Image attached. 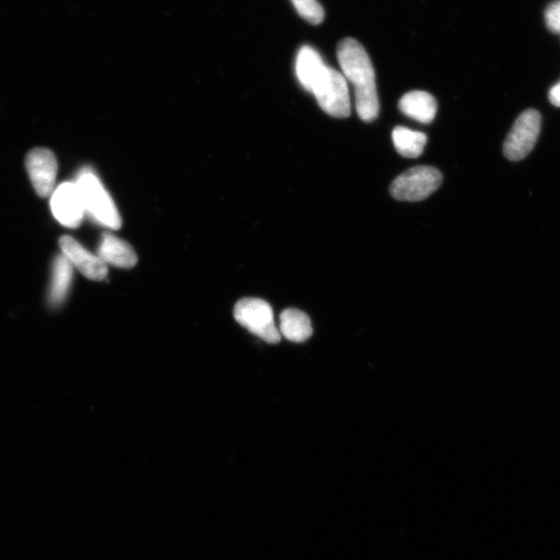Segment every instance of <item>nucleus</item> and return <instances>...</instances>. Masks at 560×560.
I'll list each match as a JSON object with an SVG mask.
<instances>
[{
	"label": "nucleus",
	"mask_w": 560,
	"mask_h": 560,
	"mask_svg": "<svg viewBox=\"0 0 560 560\" xmlns=\"http://www.w3.org/2000/svg\"><path fill=\"white\" fill-rule=\"evenodd\" d=\"M83 203L84 211L89 213L103 227L118 230L122 218L101 181L91 170H83L75 182Z\"/></svg>",
	"instance_id": "nucleus-2"
},
{
	"label": "nucleus",
	"mask_w": 560,
	"mask_h": 560,
	"mask_svg": "<svg viewBox=\"0 0 560 560\" xmlns=\"http://www.w3.org/2000/svg\"><path fill=\"white\" fill-rule=\"evenodd\" d=\"M73 273V266L64 255L55 258L49 290V302L52 306H60L66 300L72 286Z\"/></svg>",
	"instance_id": "nucleus-13"
},
{
	"label": "nucleus",
	"mask_w": 560,
	"mask_h": 560,
	"mask_svg": "<svg viewBox=\"0 0 560 560\" xmlns=\"http://www.w3.org/2000/svg\"><path fill=\"white\" fill-rule=\"evenodd\" d=\"M26 168L38 195L41 198L51 195L59 170L54 154L48 149H34L26 157Z\"/></svg>",
	"instance_id": "nucleus-7"
},
{
	"label": "nucleus",
	"mask_w": 560,
	"mask_h": 560,
	"mask_svg": "<svg viewBox=\"0 0 560 560\" xmlns=\"http://www.w3.org/2000/svg\"><path fill=\"white\" fill-rule=\"evenodd\" d=\"M51 211L64 227L75 229L79 226L86 211L75 183H63L52 192Z\"/></svg>",
	"instance_id": "nucleus-8"
},
{
	"label": "nucleus",
	"mask_w": 560,
	"mask_h": 560,
	"mask_svg": "<svg viewBox=\"0 0 560 560\" xmlns=\"http://www.w3.org/2000/svg\"><path fill=\"white\" fill-rule=\"evenodd\" d=\"M280 334L294 343H304L311 338L313 326L310 318L296 308H289L280 315Z\"/></svg>",
	"instance_id": "nucleus-14"
},
{
	"label": "nucleus",
	"mask_w": 560,
	"mask_h": 560,
	"mask_svg": "<svg viewBox=\"0 0 560 560\" xmlns=\"http://www.w3.org/2000/svg\"><path fill=\"white\" fill-rule=\"evenodd\" d=\"M338 60L342 74L352 83L355 104L363 122H373L379 116L380 103L375 71L366 49L356 40L347 38L338 47Z\"/></svg>",
	"instance_id": "nucleus-1"
},
{
	"label": "nucleus",
	"mask_w": 560,
	"mask_h": 560,
	"mask_svg": "<svg viewBox=\"0 0 560 560\" xmlns=\"http://www.w3.org/2000/svg\"><path fill=\"white\" fill-rule=\"evenodd\" d=\"M60 247L73 268L75 267L81 274L96 282L106 278L107 265L78 241L70 236H63L60 239Z\"/></svg>",
	"instance_id": "nucleus-9"
},
{
	"label": "nucleus",
	"mask_w": 560,
	"mask_h": 560,
	"mask_svg": "<svg viewBox=\"0 0 560 560\" xmlns=\"http://www.w3.org/2000/svg\"><path fill=\"white\" fill-rule=\"evenodd\" d=\"M298 14L312 24H320L325 17L324 9L318 0H292Z\"/></svg>",
	"instance_id": "nucleus-16"
},
{
	"label": "nucleus",
	"mask_w": 560,
	"mask_h": 560,
	"mask_svg": "<svg viewBox=\"0 0 560 560\" xmlns=\"http://www.w3.org/2000/svg\"><path fill=\"white\" fill-rule=\"evenodd\" d=\"M542 117L538 110L522 112L509 133L503 153L511 161H519L534 150L541 132Z\"/></svg>",
	"instance_id": "nucleus-6"
},
{
	"label": "nucleus",
	"mask_w": 560,
	"mask_h": 560,
	"mask_svg": "<svg viewBox=\"0 0 560 560\" xmlns=\"http://www.w3.org/2000/svg\"><path fill=\"white\" fill-rule=\"evenodd\" d=\"M98 257L107 265L119 268H132L137 264L134 249L126 241L104 234L98 249Z\"/></svg>",
	"instance_id": "nucleus-11"
},
{
	"label": "nucleus",
	"mask_w": 560,
	"mask_h": 560,
	"mask_svg": "<svg viewBox=\"0 0 560 560\" xmlns=\"http://www.w3.org/2000/svg\"><path fill=\"white\" fill-rule=\"evenodd\" d=\"M545 18L549 30L560 34V0H556L547 8Z\"/></svg>",
	"instance_id": "nucleus-17"
},
{
	"label": "nucleus",
	"mask_w": 560,
	"mask_h": 560,
	"mask_svg": "<svg viewBox=\"0 0 560 560\" xmlns=\"http://www.w3.org/2000/svg\"><path fill=\"white\" fill-rule=\"evenodd\" d=\"M392 140H394L397 151L403 157L417 158L425 150L427 135L405 127H397L392 131Z\"/></svg>",
	"instance_id": "nucleus-15"
},
{
	"label": "nucleus",
	"mask_w": 560,
	"mask_h": 560,
	"mask_svg": "<svg viewBox=\"0 0 560 560\" xmlns=\"http://www.w3.org/2000/svg\"><path fill=\"white\" fill-rule=\"evenodd\" d=\"M234 315L239 324L264 342L277 344L282 339L268 302L257 298H244L236 304Z\"/></svg>",
	"instance_id": "nucleus-3"
},
{
	"label": "nucleus",
	"mask_w": 560,
	"mask_h": 560,
	"mask_svg": "<svg viewBox=\"0 0 560 560\" xmlns=\"http://www.w3.org/2000/svg\"><path fill=\"white\" fill-rule=\"evenodd\" d=\"M549 100L554 106L560 107V82L550 90Z\"/></svg>",
	"instance_id": "nucleus-18"
},
{
	"label": "nucleus",
	"mask_w": 560,
	"mask_h": 560,
	"mask_svg": "<svg viewBox=\"0 0 560 560\" xmlns=\"http://www.w3.org/2000/svg\"><path fill=\"white\" fill-rule=\"evenodd\" d=\"M399 107L404 115L420 123H431L437 114V101L429 93L413 91L402 97Z\"/></svg>",
	"instance_id": "nucleus-12"
},
{
	"label": "nucleus",
	"mask_w": 560,
	"mask_h": 560,
	"mask_svg": "<svg viewBox=\"0 0 560 560\" xmlns=\"http://www.w3.org/2000/svg\"><path fill=\"white\" fill-rule=\"evenodd\" d=\"M442 183V175L435 167L416 166L399 176L390 187L398 201L419 202L429 198Z\"/></svg>",
	"instance_id": "nucleus-4"
},
{
	"label": "nucleus",
	"mask_w": 560,
	"mask_h": 560,
	"mask_svg": "<svg viewBox=\"0 0 560 560\" xmlns=\"http://www.w3.org/2000/svg\"><path fill=\"white\" fill-rule=\"evenodd\" d=\"M327 66L321 55L312 47L304 46L300 49L296 61V73L301 86L313 93L317 83L326 71Z\"/></svg>",
	"instance_id": "nucleus-10"
},
{
	"label": "nucleus",
	"mask_w": 560,
	"mask_h": 560,
	"mask_svg": "<svg viewBox=\"0 0 560 560\" xmlns=\"http://www.w3.org/2000/svg\"><path fill=\"white\" fill-rule=\"evenodd\" d=\"M313 94L320 107L329 116L336 119L350 117L351 101L348 81L341 72L327 66Z\"/></svg>",
	"instance_id": "nucleus-5"
}]
</instances>
